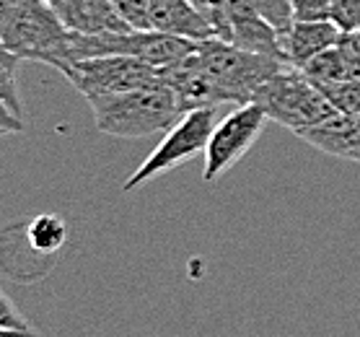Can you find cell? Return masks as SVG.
Returning <instances> with one entry per match:
<instances>
[{"instance_id":"1","label":"cell","mask_w":360,"mask_h":337,"mask_svg":"<svg viewBox=\"0 0 360 337\" xmlns=\"http://www.w3.org/2000/svg\"><path fill=\"white\" fill-rule=\"evenodd\" d=\"M89 107L96 127L112 138H148L166 132L184 115L176 94L164 83L89 96Z\"/></svg>"},{"instance_id":"2","label":"cell","mask_w":360,"mask_h":337,"mask_svg":"<svg viewBox=\"0 0 360 337\" xmlns=\"http://www.w3.org/2000/svg\"><path fill=\"white\" fill-rule=\"evenodd\" d=\"M195 63L215 96V104H246L267 78L288 63L246 52L226 39L210 37L195 44Z\"/></svg>"},{"instance_id":"3","label":"cell","mask_w":360,"mask_h":337,"mask_svg":"<svg viewBox=\"0 0 360 337\" xmlns=\"http://www.w3.org/2000/svg\"><path fill=\"white\" fill-rule=\"evenodd\" d=\"M0 42L18 60H37L60 73L70 65V32L47 0H21L0 26Z\"/></svg>"},{"instance_id":"4","label":"cell","mask_w":360,"mask_h":337,"mask_svg":"<svg viewBox=\"0 0 360 337\" xmlns=\"http://www.w3.org/2000/svg\"><path fill=\"white\" fill-rule=\"evenodd\" d=\"M252 101L262 107L267 120H275L295 135L337 117V109L329 104L319 86L293 65H285L272 78H267L254 91Z\"/></svg>"},{"instance_id":"5","label":"cell","mask_w":360,"mask_h":337,"mask_svg":"<svg viewBox=\"0 0 360 337\" xmlns=\"http://www.w3.org/2000/svg\"><path fill=\"white\" fill-rule=\"evenodd\" d=\"M215 127V107H197L189 109L179 117V122L166 130V138L156 148L148 153V158L132 172L122 184L124 192L143 187L146 182H153L158 174L172 172L174 166L184 164L187 158L205 153V146L210 140V132Z\"/></svg>"},{"instance_id":"6","label":"cell","mask_w":360,"mask_h":337,"mask_svg":"<svg viewBox=\"0 0 360 337\" xmlns=\"http://www.w3.org/2000/svg\"><path fill=\"white\" fill-rule=\"evenodd\" d=\"M264 122H267V115L262 112V107L246 101V104H238L226 120H221V125H215L205 146L202 179L218 182L229 169H233L262 135Z\"/></svg>"},{"instance_id":"7","label":"cell","mask_w":360,"mask_h":337,"mask_svg":"<svg viewBox=\"0 0 360 337\" xmlns=\"http://www.w3.org/2000/svg\"><path fill=\"white\" fill-rule=\"evenodd\" d=\"M63 75L73 83L75 91H81L86 99L101 96V94H120V91L146 89V86L164 83L158 68H150L135 58H120V55L75 60L63 70Z\"/></svg>"},{"instance_id":"8","label":"cell","mask_w":360,"mask_h":337,"mask_svg":"<svg viewBox=\"0 0 360 337\" xmlns=\"http://www.w3.org/2000/svg\"><path fill=\"white\" fill-rule=\"evenodd\" d=\"M229 29L231 44L246 52H257L272 60H285L283 34L254 8L252 0H229Z\"/></svg>"},{"instance_id":"9","label":"cell","mask_w":360,"mask_h":337,"mask_svg":"<svg viewBox=\"0 0 360 337\" xmlns=\"http://www.w3.org/2000/svg\"><path fill=\"white\" fill-rule=\"evenodd\" d=\"M298 70L316 86L360 78V32H342L329 50L319 52Z\"/></svg>"},{"instance_id":"10","label":"cell","mask_w":360,"mask_h":337,"mask_svg":"<svg viewBox=\"0 0 360 337\" xmlns=\"http://www.w3.org/2000/svg\"><path fill=\"white\" fill-rule=\"evenodd\" d=\"M68 32L75 34H107L130 32L112 0H47Z\"/></svg>"},{"instance_id":"11","label":"cell","mask_w":360,"mask_h":337,"mask_svg":"<svg viewBox=\"0 0 360 337\" xmlns=\"http://www.w3.org/2000/svg\"><path fill=\"white\" fill-rule=\"evenodd\" d=\"M298 138L327 156L360 164V115H337L329 122L298 132Z\"/></svg>"},{"instance_id":"12","label":"cell","mask_w":360,"mask_h":337,"mask_svg":"<svg viewBox=\"0 0 360 337\" xmlns=\"http://www.w3.org/2000/svg\"><path fill=\"white\" fill-rule=\"evenodd\" d=\"M150 29L189 42L215 37L210 24L200 16V11L189 0H150Z\"/></svg>"},{"instance_id":"13","label":"cell","mask_w":360,"mask_h":337,"mask_svg":"<svg viewBox=\"0 0 360 337\" xmlns=\"http://www.w3.org/2000/svg\"><path fill=\"white\" fill-rule=\"evenodd\" d=\"M340 29L332 21H293L283 34V50L288 65L303 68L319 52L329 50L340 39Z\"/></svg>"},{"instance_id":"14","label":"cell","mask_w":360,"mask_h":337,"mask_svg":"<svg viewBox=\"0 0 360 337\" xmlns=\"http://www.w3.org/2000/svg\"><path fill=\"white\" fill-rule=\"evenodd\" d=\"M26 239H29V247H32L37 255L52 257L55 252H60V249L65 247L68 223L55 213H41L29 223Z\"/></svg>"},{"instance_id":"15","label":"cell","mask_w":360,"mask_h":337,"mask_svg":"<svg viewBox=\"0 0 360 337\" xmlns=\"http://www.w3.org/2000/svg\"><path fill=\"white\" fill-rule=\"evenodd\" d=\"M337 115H360V78H347L340 83L319 86Z\"/></svg>"},{"instance_id":"16","label":"cell","mask_w":360,"mask_h":337,"mask_svg":"<svg viewBox=\"0 0 360 337\" xmlns=\"http://www.w3.org/2000/svg\"><path fill=\"white\" fill-rule=\"evenodd\" d=\"M200 16L210 24L218 39L231 42V29H229V0H189Z\"/></svg>"},{"instance_id":"17","label":"cell","mask_w":360,"mask_h":337,"mask_svg":"<svg viewBox=\"0 0 360 337\" xmlns=\"http://www.w3.org/2000/svg\"><path fill=\"white\" fill-rule=\"evenodd\" d=\"M112 6L130 29H150V0H112Z\"/></svg>"},{"instance_id":"18","label":"cell","mask_w":360,"mask_h":337,"mask_svg":"<svg viewBox=\"0 0 360 337\" xmlns=\"http://www.w3.org/2000/svg\"><path fill=\"white\" fill-rule=\"evenodd\" d=\"M329 21L340 32H360V0H329Z\"/></svg>"},{"instance_id":"19","label":"cell","mask_w":360,"mask_h":337,"mask_svg":"<svg viewBox=\"0 0 360 337\" xmlns=\"http://www.w3.org/2000/svg\"><path fill=\"white\" fill-rule=\"evenodd\" d=\"M0 335H37L3 291H0Z\"/></svg>"},{"instance_id":"20","label":"cell","mask_w":360,"mask_h":337,"mask_svg":"<svg viewBox=\"0 0 360 337\" xmlns=\"http://www.w3.org/2000/svg\"><path fill=\"white\" fill-rule=\"evenodd\" d=\"M254 8L259 11L267 21H270L280 34H285L293 24V16H290V0H252Z\"/></svg>"},{"instance_id":"21","label":"cell","mask_w":360,"mask_h":337,"mask_svg":"<svg viewBox=\"0 0 360 337\" xmlns=\"http://www.w3.org/2000/svg\"><path fill=\"white\" fill-rule=\"evenodd\" d=\"M0 104H6L13 115L21 117V120H26V117H24V104H21V99H18L16 68L3 65V63H0Z\"/></svg>"},{"instance_id":"22","label":"cell","mask_w":360,"mask_h":337,"mask_svg":"<svg viewBox=\"0 0 360 337\" xmlns=\"http://www.w3.org/2000/svg\"><path fill=\"white\" fill-rule=\"evenodd\" d=\"M293 21H329V0H290Z\"/></svg>"},{"instance_id":"23","label":"cell","mask_w":360,"mask_h":337,"mask_svg":"<svg viewBox=\"0 0 360 337\" xmlns=\"http://www.w3.org/2000/svg\"><path fill=\"white\" fill-rule=\"evenodd\" d=\"M24 127H26V122L21 117L13 115L6 104H0V130L11 135V132H24Z\"/></svg>"},{"instance_id":"24","label":"cell","mask_w":360,"mask_h":337,"mask_svg":"<svg viewBox=\"0 0 360 337\" xmlns=\"http://www.w3.org/2000/svg\"><path fill=\"white\" fill-rule=\"evenodd\" d=\"M21 0H0V26L6 24V18H8V13L13 8H16Z\"/></svg>"},{"instance_id":"25","label":"cell","mask_w":360,"mask_h":337,"mask_svg":"<svg viewBox=\"0 0 360 337\" xmlns=\"http://www.w3.org/2000/svg\"><path fill=\"white\" fill-rule=\"evenodd\" d=\"M0 63H3V65H11V68H18V63H21V60H18L13 52L6 50V47H3V42H0Z\"/></svg>"},{"instance_id":"26","label":"cell","mask_w":360,"mask_h":337,"mask_svg":"<svg viewBox=\"0 0 360 337\" xmlns=\"http://www.w3.org/2000/svg\"><path fill=\"white\" fill-rule=\"evenodd\" d=\"M0 337H39V335H0Z\"/></svg>"},{"instance_id":"27","label":"cell","mask_w":360,"mask_h":337,"mask_svg":"<svg viewBox=\"0 0 360 337\" xmlns=\"http://www.w3.org/2000/svg\"><path fill=\"white\" fill-rule=\"evenodd\" d=\"M3 135H8V132H3V130H0V138H3Z\"/></svg>"}]
</instances>
